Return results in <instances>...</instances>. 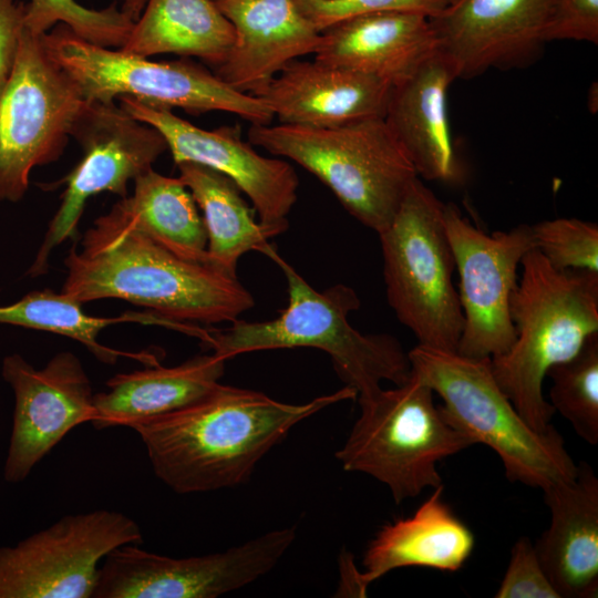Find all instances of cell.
<instances>
[{
	"label": "cell",
	"mask_w": 598,
	"mask_h": 598,
	"mask_svg": "<svg viewBox=\"0 0 598 598\" xmlns=\"http://www.w3.org/2000/svg\"><path fill=\"white\" fill-rule=\"evenodd\" d=\"M81 302L63 292L51 289L35 290L18 301L0 306V323L43 330L76 340L85 346L101 362L114 364L118 357L130 355L154 364L151 354L125 353L99 342L97 337L105 328L121 322L156 324L177 331L184 330V323L167 320L154 312H125L117 317H94L86 315Z\"/></svg>",
	"instance_id": "83f0119b"
},
{
	"label": "cell",
	"mask_w": 598,
	"mask_h": 598,
	"mask_svg": "<svg viewBox=\"0 0 598 598\" xmlns=\"http://www.w3.org/2000/svg\"><path fill=\"white\" fill-rule=\"evenodd\" d=\"M234 42V27L215 0H146L120 50L143 58L196 56L216 69Z\"/></svg>",
	"instance_id": "d4e9b609"
},
{
	"label": "cell",
	"mask_w": 598,
	"mask_h": 598,
	"mask_svg": "<svg viewBox=\"0 0 598 598\" xmlns=\"http://www.w3.org/2000/svg\"><path fill=\"white\" fill-rule=\"evenodd\" d=\"M550 524L534 544L560 598L598 596V478L585 462L544 491Z\"/></svg>",
	"instance_id": "44dd1931"
},
{
	"label": "cell",
	"mask_w": 598,
	"mask_h": 598,
	"mask_svg": "<svg viewBox=\"0 0 598 598\" xmlns=\"http://www.w3.org/2000/svg\"><path fill=\"white\" fill-rule=\"evenodd\" d=\"M358 393L342 389L302 404L219 383L176 411L131 423L158 480L178 494L245 484L256 465L301 421Z\"/></svg>",
	"instance_id": "6da1fadb"
},
{
	"label": "cell",
	"mask_w": 598,
	"mask_h": 598,
	"mask_svg": "<svg viewBox=\"0 0 598 598\" xmlns=\"http://www.w3.org/2000/svg\"><path fill=\"white\" fill-rule=\"evenodd\" d=\"M550 404L590 445L598 443V333L591 334L576 355L553 365Z\"/></svg>",
	"instance_id": "f1b7e54d"
},
{
	"label": "cell",
	"mask_w": 598,
	"mask_h": 598,
	"mask_svg": "<svg viewBox=\"0 0 598 598\" xmlns=\"http://www.w3.org/2000/svg\"><path fill=\"white\" fill-rule=\"evenodd\" d=\"M298 10L320 32L340 21L381 11H413L434 16L450 0H293Z\"/></svg>",
	"instance_id": "1f68e13d"
},
{
	"label": "cell",
	"mask_w": 598,
	"mask_h": 598,
	"mask_svg": "<svg viewBox=\"0 0 598 598\" xmlns=\"http://www.w3.org/2000/svg\"><path fill=\"white\" fill-rule=\"evenodd\" d=\"M61 292L85 303L121 299L174 322H233L255 305L237 277L173 254L114 207L99 217L64 260Z\"/></svg>",
	"instance_id": "7a4b0ae2"
},
{
	"label": "cell",
	"mask_w": 598,
	"mask_h": 598,
	"mask_svg": "<svg viewBox=\"0 0 598 598\" xmlns=\"http://www.w3.org/2000/svg\"><path fill=\"white\" fill-rule=\"evenodd\" d=\"M455 0H450V3L454 2Z\"/></svg>",
	"instance_id": "8d00e7d4"
},
{
	"label": "cell",
	"mask_w": 598,
	"mask_h": 598,
	"mask_svg": "<svg viewBox=\"0 0 598 598\" xmlns=\"http://www.w3.org/2000/svg\"><path fill=\"white\" fill-rule=\"evenodd\" d=\"M455 79L451 63L435 50L393 86L383 117L417 176L429 181L455 183L462 176L446 107L447 89Z\"/></svg>",
	"instance_id": "603a6c76"
},
{
	"label": "cell",
	"mask_w": 598,
	"mask_h": 598,
	"mask_svg": "<svg viewBox=\"0 0 598 598\" xmlns=\"http://www.w3.org/2000/svg\"><path fill=\"white\" fill-rule=\"evenodd\" d=\"M143 544L138 524L120 512L65 515L0 548V598H92L100 563L114 548Z\"/></svg>",
	"instance_id": "4fadbf2b"
},
{
	"label": "cell",
	"mask_w": 598,
	"mask_h": 598,
	"mask_svg": "<svg viewBox=\"0 0 598 598\" xmlns=\"http://www.w3.org/2000/svg\"><path fill=\"white\" fill-rule=\"evenodd\" d=\"M393 85L380 78L320 61L289 62L261 90L280 124L334 127L384 117Z\"/></svg>",
	"instance_id": "ac0fdd59"
},
{
	"label": "cell",
	"mask_w": 598,
	"mask_h": 598,
	"mask_svg": "<svg viewBox=\"0 0 598 598\" xmlns=\"http://www.w3.org/2000/svg\"><path fill=\"white\" fill-rule=\"evenodd\" d=\"M1 372L16 399L3 476L18 483L73 427L92 420L94 393L80 359L70 351L54 354L42 369L10 354Z\"/></svg>",
	"instance_id": "2e32d148"
},
{
	"label": "cell",
	"mask_w": 598,
	"mask_h": 598,
	"mask_svg": "<svg viewBox=\"0 0 598 598\" xmlns=\"http://www.w3.org/2000/svg\"><path fill=\"white\" fill-rule=\"evenodd\" d=\"M520 265L509 299L515 340L505 353L491 358V369L523 419L546 431L555 413L543 394L548 370L598 333V272L558 270L535 248Z\"/></svg>",
	"instance_id": "277c9868"
},
{
	"label": "cell",
	"mask_w": 598,
	"mask_h": 598,
	"mask_svg": "<svg viewBox=\"0 0 598 598\" xmlns=\"http://www.w3.org/2000/svg\"><path fill=\"white\" fill-rule=\"evenodd\" d=\"M248 142L315 175L346 210L377 234L419 177L383 117L334 127L250 125Z\"/></svg>",
	"instance_id": "5b68a950"
},
{
	"label": "cell",
	"mask_w": 598,
	"mask_h": 598,
	"mask_svg": "<svg viewBox=\"0 0 598 598\" xmlns=\"http://www.w3.org/2000/svg\"><path fill=\"white\" fill-rule=\"evenodd\" d=\"M23 23L35 34H44L55 24H64L90 43L121 49L134 21L115 4L92 9L75 0H30L25 4Z\"/></svg>",
	"instance_id": "f546056e"
},
{
	"label": "cell",
	"mask_w": 598,
	"mask_h": 598,
	"mask_svg": "<svg viewBox=\"0 0 598 598\" xmlns=\"http://www.w3.org/2000/svg\"><path fill=\"white\" fill-rule=\"evenodd\" d=\"M444 486H437L409 517L381 527L363 555V571L349 566L343 587L355 596L385 574L403 567H425L457 571L474 547L471 529L443 499Z\"/></svg>",
	"instance_id": "ffe728a7"
},
{
	"label": "cell",
	"mask_w": 598,
	"mask_h": 598,
	"mask_svg": "<svg viewBox=\"0 0 598 598\" xmlns=\"http://www.w3.org/2000/svg\"><path fill=\"white\" fill-rule=\"evenodd\" d=\"M445 230L458 274V299L464 327L457 353L491 359L515 340L509 299L524 255L534 248L529 225L485 234L453 203L444 204Z\"/></svg>",
	"instance_id": "5bb4252c"
},
{
	"label": "cell",
	"mask_w": 598,
	"mask_h": 598,
	"mask_svg": "<svg viewBox=\"0 0 598 598\" xmlns=\"http://www.w3.org/2000/svg\"><path fill=\"white\" fill-rule=\"evenodd\" d=\"M118 100L127 113L163 135L176 165L192 162L226 175L247 195L261 224L280 234L288 229L299 186L288 162L259 154L241 138L238 125L204 130L171 110L150 107L127 96Z\"/></svg>",
	"instance_id": "9a60e30c"
},
{
	"label": "cell",
	"mask_w": 598,
	"mask_h": 598,
	"mask_svg": "<svg viewBox=\"0 0 598 598\" xmlns=\"http://www.w3.org/2000/svg\"><path fill=\"white\" fill-rule=\"evenodd\" d=\"M495 597L560 598L527 537H520L512 547L509 563Z\"/></svg>",
	"instance_id": "d6a6232c"
},
{
	"label": "cell",
	"mask_w": 598,
	"mask_h": 598,
	"mask_svg": "<svg viewBox=\"0 0 598 598\" xmlns=\"http://www.w3.org/2000/svg\"><path fill=\"white\" fill-rule=\"evenodd\" d=\"M24 13L25 3L19 0H0V90L12 69L24 28Z\"/></svg>",
	"instance_id": "e575fe53"
},
{
	"label": "cell",
	"mask_w": 598,
	"mask_h": 598,
	"mask_svg": "<svg viewBox=\"0 0 598 598\" xmlns=\"http://www.w3.org/2000/svg\"><path fill=\"white\" fill-rule=\"evenodd\" d=\"M444 204L417 177L380 231L386 299L420 346L456 352L464 327Z\"/></svg>",
	"instance_id": "ba28073f"
},
{
	"label": "cell",
	"mask_w": 598,
	"mask_h": 598,
	"mask_svg": "<svg viewBox=\"0 0 598 598\" xmlns=\"http://www.w3.org/2000/svg\"><path fill=\"white\" fill-rule=\"evenodd\" d=\"M131 225L181 258L207 265V234L198 206L179 177L150 168L132 196L113 206Z\"/></svg>",
	"instance_id": "4316f807"
},
{
	"label": "cell",
	"mask_w": 598,
	"mask_h": 598,
	"mask_svg": "<svg viewBox=\"0 0 598 598\" xmlns=\"http://www.w3.org/2000/svg\"><path fill=\"white\" fill-rule=\"evenodd\" d=\"M534 248L558 270L598 272V226L578 218H555L530 226Z\"/></svg>",
	"instance_id": "4dcf8cb0"
},
{
	"label": "cell",
	"mask_w": 598,
	"mask_h": 598,
	"mask_svg": "<svg viewBox=\"0 0 598 598\" xmlns=\"http://www.w3.org/2000/svg\"><path fill=\"white\" fill-rule=\"evenodd\" d=\"M226 359L212 353L195 355L175 367L120 373L106 382L107 391L95 393V429L128 426L131 423L184 408L206 395L220 382Z\"/></svg>",
	"instance_id": "cb8c5ba5"
},
{
	"label": "cell",
	"mask_w": 598,
	"mask_h": 598,
	"mask_svg": "<svg viewBox=\"0 0 598 598\" xmlns=\"http://www.w3.org/2000/svg\"><path fill=\"white\" fill-rule=\"evenodd\" d=\"M282 270L288 303L266 321L236 319L226 328H204L199 340L229 360L261 350L313 348L329 354L340 380L357 399L371 396L382 381L404 383L412 374L409 352L386 333L364 334L351 326L349 313L360 308L355 290L338 283L316 290L269 244L262 252Z\"/></svg>",
	"instance_id": "3957f363"
},
{
	"label": "cell",
	"mask_w": 598,
	"mask_h": 598,
	"mask_svg": "<svg viewBox=\"0 0 598 598\" xmlns=\"http://www.w3.org/2000/svg\"><path fill=\"white\" fill-rule=\"evenodd\" d=\"M85 102L43 34L23 28L0 90V202L22 199L31 171L59 159Z\"/></svg>",
	"instance_id": "30bf717a"
},
{
	"label": "cell",
	"mask_w": 598,
	"mask_h": 598,
	"mask_svg": "<svg viewBox=\"0 0 598 598\" xmlns=\"http://www.w3.org/2000/svg\"><path fill=\"white\" fill-rule=\"evenodd\" d=\"M43 41L87 102L110 103L127 96L155 109L181 107L190 114L227 112L250 125L272 122L274 114L261 99L233 89L187 59L155 62L111 50L79 38L64 24L44 33Z\"/></svg>",
	"instance_id": "9c48e42d"
},
{
	"label": "cell",
	"mask_w": 598,
	"mask_h": 598,
	"mask_svg": "<svg viewBox=\"0 0 598 598\" xmlns=\"http://www.w3.org/2000/svg\"><path fill=\"white\" fill-rule=\"evenodd\" d=\"M598 42V0H555L546 41Z\"/></svg>",
	"instance_id": "836d02e7"
},
{
	"label": "cell",
	"mask_w": 598,
	"mask_h": 598,
	"mask_svg": "<svg viewBox=\"0 0 598 598\" xmlns=\"http://www.w3.org/2000/svg\"><path fill=\"white\" fill-rule=\"evenodd\" d=\"M412 372L437 394L443 417L475 444L492 448L511 482L544 491L571 480L577 464L551 425L536 431L496 383L491 359H474L416 344Z\"/></svg>",
	"instance_id": "8992f818"
},
{
	"label": "cell",
	"mask_w": 598,
	"mask_h": 598,
	"mask_svg": "<svg viewBox=\"0 0 598 598\" xmlns=\"http://www.w3.org/2000/svg\"><path fill=\"white\" fill-rule=\"evenodd\" d=\"M179 178L202 213L207 234V265L237 277L238 261L246 252L262 250L280 233L255 217L239 187L226 175L207 166L177 164Z\"/></svg>",
	"instance_id": "484cf974"
},
{
	"label": "cell",
	"mask_w": 598,
	"mask_h": 598,
	"mask_svg": "<svg viewBox=\"0 0 598 598\" xmlns=\"http://www.w3.org/2000/svg\"><path fill=\"white\" fill-rule=\"evenodd\" d=\"M235 42L215 74L248 94L261 90L289 62L315 54L321 32L293 0H215Z\"/></svg>",
	"instance_id": "d6986e66"
},
{
	"label": "cell",
	"mask_w": 598,
	"mask_h": 598,
	"mask_svg": "<svg viewBox=\"0 0 598 598\" xmlns=\"http://www.w3.org/2000/svg\"><path fill=\"white\" fill-rule=\"evenodd\" d=\"M146 0H122V11L135 21L144 9Z\"/></svg>",
	"instance_id": "d590c367"
},
{
	"label": "cell",
	"mask_w": 598,
	"mask_h": 598,
	"mask_svg": "<svg viewBox=\"0 0 598 598\" xmlns=\"http://www.w3.org/2000/svg\"><path fill=\"white\" fill-rule=\"evenodd\" d=\"M555 0H455L429 21L435 50L457 78L529 64L540 53Z\"/></svg>",
	"instance_id": "e0dca14e"
},
{
	"label": "cell",
	"mask_w": 598,
	"mask_h": 598,
	"mask_svg": "<svg viewBox=\"0 0 598 598\" xmlns=\"http://www.w3.org/2000/svg\"><path fill=\"white\" fill-rule=\"evenodd\" d=\"M434 394L412 372L404 383L358 400L360 415L336 452L343 470L383 483L396 504L443 485L439 462L475 442L446 422Z\"/></svg>",
	"instance_id": "52a82bcc"
},
{
	"label": "cell",
	"mask_w": 598,
	"mask_h": 598,
	"mask_svg": "<svg viewBox=\"0 0 598 598\" xmlns=\"http://www.w3.org/2000/svg\"><path fill=\"white\" fill-rule=\"evenodd\" d=\"M435 51L429 17L381 11L350 18L321 31L315 60L373 75L393 86Z\"/></svg>",
	"instance_id": "7402d4cb"
},
{
	"label": "cell",
	"mask_w": 598,
	"mask_h": 598,
	"mask_svg": "<svg viewBox=\"0 0 598 598\" xmlns=\"http://www.w3.org/2000/svg\"><path fill=\"white\" fill-rule=\"evenodd\" d=\"M71 136L82 148V158L63 178L66 188L28 275L37 277L49 269L53 249L76 237L78 226L91 196L110 192L127 196V184L152 168L168 150L163 135L114 102H85Z\"/></svg>",
	"instance_id": "7c38bea8"
},
{
	"label": "cell",
	"mask_w": 598,
	"mask_h": 598,
	"mask_svg": "<svg viewBox=\"0 0 598 598\" xmlns=\"http://www.w3.org/2000/svg\"><path fill=\"white\" fill-rule=\"evenodd\" d=\"M296 534V526H289L224 551L184 558L122 545L100 565L92 598H215L272 570Z\"/></svg>",
	"instance_id": "8fae6325"
}]
</instances>
